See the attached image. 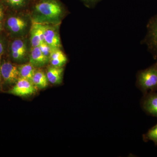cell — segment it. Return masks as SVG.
I'll return each mask as SVG.
<instances>
[{"instance_id":"obj_1","label":"cell","mask_w":157,"mask_h":157,"mask_svg":"<svg viewBox=\"0 0 157 157\" xmlns=\"http://www.w3.org/2000/svg\"><path fill=\"white\" fill-rule=\"evenodd\" d=\"M155 63L145 70L138 71L136 86L143 95L157 90V59Z\"/></svg>"},{"instance_id":"obj_2","label":"cell","mask_w":157,"mask_h":157,"mask_svg":"<svg viewBox=\"0 0 157 157\" xmlns=\"http://www.w3.org/2000/svg\"><path fill=\"white\" fill-rule=\"evenodd\" d=\"M35 10L42 17L50 20L58 19L63 13L61 6L55 0H43L36 5Z\"/></svg>"},{"instance_id":"obj_3","label":"cell","mask_w":157,"mask_h":157,"mask_svg":"<svg viewBox=\"0 0 157 157\" xmlns=\"http://www.w3.org/2000/svg\"><path fill=\"white\" fill-rule=\"evenodd\" d=\"M147 33L144 40L155 59H157V14L151 17L147 25Z\"/></svg>"},{"instance_id":"obj_4","label":"cell","mask_w":157,"mask_h":157,"mask_svg":"<svg viewBox=\"0 0 157 157\" xmlns=\"http://www.w3.org/2000/svg\"><path fill=\"white\" fill-rule=\"evenodd\" d=\"M36 90V87L33 82L19 77L14 87L9 91V93L14 95L24 97L33 94Z\"/></svg>"},{"instance_id":"obj_5","label":"cell","mask_w":157,"mask_h":157,"mask_svg":"<svg viewBox=\"0 0 157 157\" xmlns=\"http://www.w3.org/2000/svg\"><path fill=\"white\" fill-rule=\"evenodd\" d=\"M140 105L147 114L157 117V90L144 94Z\"/></svg>"},{"instance_id":"obj_6","label":"cell","mask_w":157,"mask_h":157,"mask_svg":"<svg viewBox=\"0 0 157 157\" xmlns=\"http://www.w3.org/2000/svg\"><path fill=\"white\" fill-rule=\"evenodd\" d=\"M1 75L6 83H16L20 77L18 67L10 62H5L1 65Z\"/></svg>"},{"instance_id":"obj_7","label":"cell","mask_w":157,"mask_h":157,"mask_svg":"<svg viewBox=\"0 0 157 157\" xmlns=\"http://www.w3.org/2000/svg\"><path fill=\"white\" fill-rule=\"evenodd\" d=\"M44 26V42L52 49L60 48L61 47L60 39L56 30L48 25Z\"/></svg>"},{"instance_id":"obj_8","label":"cell","mask_w":157,"mask_h":157,"mask_svg":"<svg viewBox=\"0 0 157 157\" xmlns=\"http://www.w3.org/2000/svg\"><path fill=\"white\" fill-rule=\"evenodd\" d=\"M30 40L33 47H37L44 42V26L34 23L31 29Z\"/></svg>"},{"instance_id":"obj_9","label":"cell","mask_w":157,"mask_h":157,"mask_svg":"<svg viewBox=\"0 0 157 157\" xmlns=\"http://www.w3.org/2000/svg\"><path fill=\"white\" fill-rule=\"evenodd\" d=\"M26 51L25 42L21 39H16L11 44V56L15 60L22 59L25 56Z\"/></svg>"},{"instance_id":"obj_10","label":"cell","mask_w":157,"mask_h":157,"mask_svg":"<svg viewBox=\"0 0 157 157\" xmlns=\"http://www.w3.org/2000/svg\"><path fill=\"white\" fill-rule=\"evenodd\" d=\"M49 59L42 53L39 46L33 47L30 56V63L35 67H41L46 64Z\"/></svg>"},{"instance_id":"obj_11","label":"cell","mask_w":157,"mask_h":157,"mask_svg":"<svg viewBox=\"0 0 157 157\" xmlns=\"http://www.w3.org/2000/svg\"><path fill=\"white\" fill-rule=\"evenodd\" d=\"M7 27L13 33L17 34L22 32L27 26L24 20L18 17H11L7 20Z\"/></svg>"},{"instance_id":"obj_12","label":"cell","mask_w":157,"mask_h":157,"mask_svg":"<svg viewBox=\"0 0 157 157\" xmlns=\"http://www.w3.org/2000/svg\"><path fill=\"white\" fill-rule=\"evenodd\" d=\"M63 69L62 67H57L52 66L47 70L46 76L48 81L52 84H60L63 79Z\"/></svg>"},{"instance_id":"obj_13","label":"cell","mask_w":157,"mask_h":157,"mask_svg":"<svg viewBox=\"0 0 157 157\" xmlns=\"http://www.w3.org/2000/svg\"><path fill=\"white\" fill-rule=\"evenodd\" d=\"M52 66L63 67L67 61V56L59 48L52 49L49 57Z\"/></svg>"},{"instance_id":"obj_14","label":"cell","mask_w":157,"mask_h":157,"mask_svg":"<svg viewBox=\"0 0 157 157\" xmlns=\"http://www.w3.org/2000/svg\"><path fill=\"white\" fill-rule=\"evenodd\" d=\"M32 82L36 87L41 89L45 88L48 86L47 76L42 70L36 71L32 78Z\"/></svg>"},{"instance_id":"obj_15","label":"cell","mask_w":157,"mask_h":157,"mask_svg":"<svg viewBox=\"0 0 157 157\" xmlns=\"http://www.w3.org/2000/svg\"><path fill=\"white\" fill-rule=\"evenodd\" d=\"M19 77L32 81V78L36 70L35 67L31 63L21 65L18 67Z\"/></svg>"},{"instance_id":"obj_16","label":"cell","mask_w":157,"mask_h":157,"mask_svg":"<svg viewBox=\"0 0 157 157\" xmlns=\"http://www.w3.org/2000/svg\"><path fill=\"white\" fill-rule=\"evenodd\" d=\"M144 141L147 142L151 140L157 145V124L153 127L150 129L146 134L143 135Z\"/></svg>"},{"instance_id":"obj_17","label":"cell","mask_w":157,"mask_h":157,"mask_svg":"<svg viewBox=\"0 0 157 157\" xmlns=\"http://www.w3.org/2000/svg\"><path fill=\"white\" fill-rule=\"evenodd\" d=\"M39 46L42 53L45 56L49 58L51 52L52 50V48L45 42H42Z\"/></svg>"},{"instance_id":"obj_18","label":"cell","mask_w":157,"mask_h":157,"mask_svg":"<svg viewBox=\"0 0 157 157\" xmlns=\"http://www.w3.org/2000/svg\"><path fill=\"white\" fill-rule=\"evenodd\" d=\"M8 1L11 6L17 7L24 5L26 0H8Z\"/></svg>"},{"instance_id":"obj_19","label":"cell","mask_w":157,"mask_h":157,"mask_svg":"<svg viewBox=\"0 0 157 157\" xmlns=\"http://www.w3.org/2000/svg\"><path fill=\"white\" fill-rule=\"evenodd\" d=\"M4 51V45L2 40L0 39V56L3 53Z\"/></svg>"},{"instance_id":"obj_20","label":"cell","mask_w":157,"mask_h":157,"mask_svg":"<svg viewBox=\"0 0 157 157\" xmlns=\"http://www.w3.org/2000/svg\"><path fill=\"white\" fill-rule=\"evenodd\" d=\"M84 1L87 3H89L90 5H94L101 0H84Z\"/></svg>"},{"instance_id":"obj_21","label":"cell","mask_w":157,"mask_h":157,"mask_svg":"<svg viewBox=\"0 0 157 157\" xmlns=\"http://www.w3.org/2000/svg\"><path fill=\"white\" fill-rule=\"evenodd\" d=\"M3 16V10L2 6H0V20L2 19Z\"/></svg>"},{"instance_id":"obj_22","label":"cell","mask_w":157,"mask_h":157,"mask_svg":"<svg viewBox=\"0 0 157 157\" xmlns=\"http://www.w3.org/2000/svg\"><path fill=\"white\" fill-rule=\"evenodd\" d=\"M2 22L1 21V20H0V32L2 29Z\"/></svg>"},{"instance_id":"obj_23","label":"cell","mask_w":157,"mask_h":157,"mask_svg":"<svg viewBox=\"0 0 157 157\" xmlns=\"http://www.w3.org/2000/svg\"><path fill=\"white\" fill-rule=\"evenodd\" d=\"M1 63H0V75H1Z\"/></svg>"},{"instance_id":"obj_24","label":"cell","mask_w":157,"mask_h":157,"mask_svg":"<svg viewBox=\"0 0 157 157\" xmlns=\"http://www.w3.org/2000/svg\"><path fill=\"white\" fill-rule=\"evenodd\" d=\"M0 86H1V85H0Z\"/></svg>"}]
</instances>
